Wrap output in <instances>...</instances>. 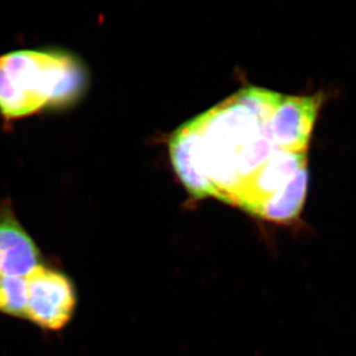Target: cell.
Instances as JSON below:
<instances>
[{"label":"cell","instance_id":"cell-2","mask_svg":"<svg viewBox=\"0 0 356 356\" xmlns=\"http://www.w3.org/2000/svg\"><path fill=\"white\" fill-rule=\"evenodd\" d=\"M88 65L60 47L19 49L0 55V119L9 130L17 122L72 109L89 86Z\"/></svg>","mask_w":356,"mask_h":356},{"label":"cell","instance_id":"cell-3","mask_svg":"<svg viewBox=\"0 0 356 356\" xmlns=\"http://www.w3.org/2000/svg\"><path fill=\"white\" fill-rule=\"evenodd\" d=\"M25 317L47 331H60L69 324L76 307L72 280L60 269L42 262L26 276Z\"/></svg>","mask_w":356,"mask_h":356},{"label":"cell","instance_id":"cell-7","mask_svg":"<svg viewBox=\"0 0 356 356\" xmlns=\"http://www.w3.org/2000/svg\"><path fill=\"white\" fill-rule=\"evenodd\" d=\"M308 165L297 172L284 188L270 199L262 210L261 219L280 225L300 222L308 195Z\"/></svg>","mask_w":356,"mask_h":356},{"label":"cell","instance_id":"cell-6","mask_svg":"<svg viewBox=\"0 0 356 356\" xmlns=\"http://www.w3.org/2000/svg\"><path fill=\"white\" fill-rule=\"evenodd\" d=\"M306 165H308L307 152L278 149L252 180L238 207L255 217H261L262 210L270 199Z\"/></svg>","mask_w":356,"mask_h":356},{"label":"cell","instance_id":"cell-1","mask_svg":"<svg viewBox=\"0 0 356 356\" xmlns=\"http://www.w3.org/2000/svg\"><path fill=\"white\" fill-rule=\"evenodd\" d=\"M282 96L250 86L192 119L194 156L210 197L238 207L252 180L280 149L268 124Z\"/></svg>","mask_w":356,"mask_h":356},{"label":"cell","instance_id":"cell-8","mask_svg":"<svg viewBox=\"0 0 356 356\" xmlns=\"http://www.w3.org/2000/svg\"><path fill=\"white\" fill-rule=\"evenodd\" d=\"M26 277H0V312L14 318L25 317Z\"/></svg>","mask_w":356,"mask_h":356},{"label":"cell","instance_id":"cell-5","mask_svg":"<svg viewBox=\"0 0 356 356\" xmlns=\"http://www.w3.org/2000/svg\"><path fill=\"white\" fill-rule=\"evenodd\" d=\"M41 264V252L10 199L0 201V277H26Z\"/></svg>","mask_w":356,"mask_h":356},{"label":"cell","instance_id":"cell-4","mask_svg":"<svg viewBox=\"0 0 356 356\" xmlns=\"http://www.w3.org/2000/svg\"><path fill=\"white\" fill-rule=\"evenodd\" d=\"M325 98L324 93L283 95L268 124L274 145L284 151L299 153L308 151Z\"/></svg>","mask_w":356,"mask_h":356}]
</instances>
